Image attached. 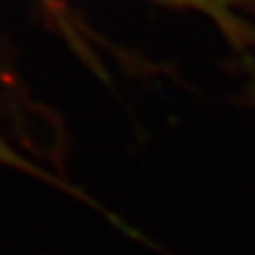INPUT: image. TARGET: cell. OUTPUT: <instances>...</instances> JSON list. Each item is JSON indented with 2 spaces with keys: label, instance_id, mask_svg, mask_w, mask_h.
Wrapping results in <instances>:
<instances>
[{
  "label": "cell",
  "instance_id": "obj_1",
  "mask_svg": "<svg viewBox=\"0 0 255 255\" xmlns=\"http://www.w3.org/2000/svg\"><path fill=\"white\" fill-rule=\"evenodd\" d=\"M0 164H2V166H9V168H13V170L32 174V177H38V179H43V181H47V183H51V185L64 187L60 181H55L53 174L45 172L43 168H38L36 164H32L30 159L23 157L15 147H11L9 142H6V138L2 136V132H0Z\"/></svg>",
  "mask_w": 255,
  "mask_h": 255
},
{
  "label": "cell",
  "instance_id": "obj_2",
  "mask_svg": "<svg viewBox=\"0 0 255 255\" xmlns=\"http://www.w3.org/2000/svg\"><path fill=\"white\" fill-rule=\"evenodd\" d=\"M168 4H177V6H187V9H198L209 13L211 17H215L217 21H221L223 26H230L232 17L228 13V0H164Z\"/></svg>",
  "mask_w": 255,
  "mask_h": 255
}]
</instances>
